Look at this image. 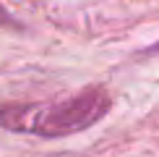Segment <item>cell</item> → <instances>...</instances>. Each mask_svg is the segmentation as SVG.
I'll use <instances>...</instances> for the list:
<instances>
[{"mask_svg": "<svg viewBox=\"0 0 159 157\" xmlns=\"http://www.w3.org/2000/svg\"><path fill=\"white\" fill-rule=\"evenodd\" d=\"M107 107H110L107 92L86 89L57 102L29 105V107H3L0 123L13 131H29V134L39 136H63L97 123V118L107 113Z\"/></svg>", "mask_w": 159, "mask_h": 157, "instance_id": "1", "label": "cell"}]
</instances>
